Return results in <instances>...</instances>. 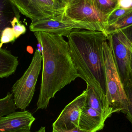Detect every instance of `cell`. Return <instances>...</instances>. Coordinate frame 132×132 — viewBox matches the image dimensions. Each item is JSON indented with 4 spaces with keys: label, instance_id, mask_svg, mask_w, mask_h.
Masks as SVG:
<instances>
[{
    "label": "cell",
    "instance_id": "2e32d148",
    "mask_svg": "<svg viewBox=\"0 0 132 132\" xmlns=\"http://www.w3.org/2000/svg\"><path fill=\"white\" fill-rule=\"evenodd\" d=\"M98 11L105 16L108 15L118 7L117 0H94Z\"/></svg>",
    "mask_w": 132,
    "mask_h": 132
},
{
    "label": "cell",
    "instance_id": "3957f363",
    "mask_svg": "<svg viewBox=\"0 0 132 132\" xmlns=\"http://www.w3.org/2000/svg\"><path fill=\"white\" fill-rule=\"evenodd\" d=\"M103 50L106 96L110 112L111 114L117 112L126 114L128 98L116 67L111 42L108 38L103 43Z\"/></svg>",
    "mask_w": 132,
    "mask_h": 132
},
{
    "label": "cell",
    "instance_id": "ffe728a7",
    "mask_svg": "<svg viewBox=\"0 0 132 132\" xmlns=\"http://www.w3.org/2000/svg\"><path fill=\"white\" fill-rule=\"evenodd\" d=\"M128 98V104L126 117L132 125V89L128 85L124 86Z\"/></svg>",
    "mask_w": 132,
    "mask_h": 132
},
{
    "label": "cell",
    "instance_id": "5b68a950",
    "mask_svg": "<svg viewBox=\"0 0 132 132\" xmlns=\"http://www.w3.org/2000/svg\"><path fill=\"white\" fill-rule=\"evenodd\" d=\"M64 13L71 20L88 26L93 31L102 32L107 35V17L98 11L94 0H70Z\"/></svg>",
    "mask_w": 132,
    "mask_h": 132
},
{
    "label": "cell",
    "instance_id": "8fae6325",
    "mask_svg": "<svg viewBox=\"0 0 132 132\" xmlns=\"http://www.w3.org/2000/svg\"><path fill=\"white\" fill-rule=\"evenodd\" d=\"M105 121L100 112L85 105L79 118L78 128L86 132H96L104 128Z\"/></svg>",
    "mask_w": 132,
    "mask_h": 132
},
{
    "label": "cell",
    "instance_id": "d6986e66",
    "mask_svg": "<svg viewBox=\"0 0 132 132\" xmlns=\"http://www.w3.org/2000/svg\"><path fill=\"white\" fill-rule=\"evenodd\" d=\"M17 39L13 28L11 27L6 28L2 32L1 37L0 49L4 43L14 42Z\"/></svg>",
    "mask_w": 132,
    "mask_h": 132
},
{
    "label": "cell",
    "instance_id": "1f68e13d",
    "mask_svg": "<svg viewBox=\"0 0 132 132\" xmlns=\"http://www.w3.org/2000/svg\"><path fill=\"white\" fill-rule=\"evenodd\" d=\"M70 1V0H69V1H68V2L69 1Z\"/></svg>",
    "mask_w": 132,
    "mask_h": 132
},
{
    "label": "cell",
    "instance_id": "52a82bcc",
    "mask_svg": "<svg viewBox=\"0 0 132 132\" xmlns=\"http://www.w3.org/2000/svg\"><path fill=\"white\" fill-rule=\"evenodd\" d=\"M20 12L32 22L61 14L54 0H13Z\"/></svg>",
    "mask_w": 132,
    "mask_h": 132
},
{
    "label": "cell",
    "instance_id": "7402d4cb",
    "mask_svg": "<svg viewBox=\"0 0 132 132\" xmlns=\"http://www.w3.org/2000/svg\"><path fill=\"white\" fill-rule=\"evenodd\" d=\"M69 0H54L58 10L62 14L65 11Z\"/></svg>",
    "mask_w": 132,
    "mask_h": 132
},
{
    "label": "cell",
    "instance_id": "7c38bea8",
    "mask_svg": "<svg viewBox=\"0 0 132 132\" xmlns=\"http://www.w3.org/2000/svg\"><path fill=\"white\" fill-rule=\"evenodd\" d=\"M85 106L90 107L100 112L106 121L112 115L108 104L106 95L87 85Z\"/></svg>",
    "mask_w": 132,
    "mask_h": 132
},
{
    "label": "cell",
    "instance_id": "4dcf8cb0",
    "mask_svg": "<svg viewBox=\"0 0 132 132\" xmlns=\"http://www.w3.org/2000/svg\"><path fill=\"white\" fill-rule=\"evenodd\" d=\"M130 8L132 9V4L131 5V7H130Z\"/></svg>",
    "mask_w": 132,
    "mask_h": 132
},
{
    "label": "cell",
    "instance_id": "d6a6232c",
    "mask_svg": "<svg viewBox=\"0 0 132 132\" xmlns=\"http://www.w3.org/2000/svg\"></svg>",
    "mask_w": 132,
    "mask_h": 132
},
{
    "label": "cell",
    "instance_id": "6da1fadb",
    "mask_svg": "<svg viewBox=\"0 0 132 132\" xmlns=\"http://www.w3.org/2000/svg\"><path fill=\"white\" fill-rule=\"evenodd\" d=\"M34 33L42 46V75L37 110L46 109L57 92L79 76L63 36L42 31Z\"/></svg>",
    "mask_w": 132,
    "mask_h": 132
},
{
    "label": "cell",
    "instance_id": "5bb4252c",
    "mask_svg": "<svg viewBox=\"0 0 132 132\" xmlns=\"http://www.w3.org/2000/svg\"><path fill=\"white\" fill-rule=\"evenodd\" d=\"M18 65V57L12 55L10 51L0 49V78L13 74Z\"/></svg>",
    "mask_w": 132,
    "mask_h": 132
},
{
    "label": "cell",
    "instance_id": "e0dca14e",
    "mask_svg": "<svg viewBox=\"0 0 132 132\" xmlns=\"http://www.w3.org/2000/svg\"><path fill=\"white\" fill-rule=\"evenodd\" d=\"M132 25V10L125 14L115 23L108 27L107 36L108 34L122 29Z\"/></svg>",
    "mask_w": 132,
    "mask_h": 132
},
{
    "label": "cell",
    "instance_id": "ac0fdd59",
    "mask_svg": "<svg viewBox=\"0 0 132 132\" xmlns=\"http://www.w3.org/2000/svg\"><path fill=\"white\" fill-rule=\"evenodd\" d=\"M132 10V9L131 8L125 9L117 7L108 15L106 20L108 28L109 26L115 23L122 16Z\"/></svg>",
    "mask_w": 132,
    "mask_h": 132
},
{
    "label": "cell",
    "instance_id": "277c9868",
    "mask_svg": "<svg viewBox=\"0 0 132 132\" xmlns=\"http://www.w3.org/2000/svg\"><path fill=\"white\" fill-rule=\"evenodd\" d=\"M42 61V53L36 49L28 68L12 86V94L17 108L25 110L31 103L41 71Z\"/></svg>",
    "mask_w": 132,
    "mask_h": 132
},
{
    "label": "cell",
    "instance_id": "cb8c5ba5",
    "mask_svg": "<svg viewBox=\"0 0 132 132\" xmlns=\"http://www.w3.org/2000/svg\"><path fill=\"white\" fill-rule=\"evenodd\" d=\"M119 30H121L123 32L126 38L132 43V25Z\"/></svg>",
    "mask_w": 132,
    "mask_h": 132
},
{
    "label": "cell",
    "instance_id": "4316f807",
    "mask_svg": "<svg viewBox=\"0 0 132 132\" xmlns=\"http://www.w3.org/2000/svg\"><path fill=\"white\" fill-rule=\"evenodd\" d=\"M123 43L131 51L132 53V43L127 38H126L123 41Z\"/></svg>",
    "mask_w": 132,
    "mask_h": 132
},
{
    "label": "cell",
    "instance_id": "603a6c76",
    "mask_svg": "<svg viewBox=\"0 0 132 132\" xmlns=\"http://www.w3.org/2000/svg\"><path fill=\"white\" fill-rule=\"evenodd\" d=\"M132 4V0H117L118 7L121 8H130Z\"/></svg>",
    "mask_w": 132,
    "mask_h": 132
},
{
    "label": "cell",
    "instance_id": "4fadbf2b",
    "mask_svg": "<svg viewBox=\"0 0 132 132\" xmlns=\"http://www.w3.org/2000/svg\"><path fill=\"white\" fill-rule=\"evenodd\" d=\"M20 13L13 0H0V44L2 32L6 28H12L11 22L14 18L20 21Z\"/></svg>",
    "mask_w": 132,
    "mask_h": 132
},
{
    "label": "cell",
    "instance_id": "44dd1931",
    "mask_svg": "<svg viewBox=\"0 0 132 132\" xmlns=\"http://www.w3.org/2000/svg\"><path fill=\"white\" fill-rule=\"evenodd\" d=\"M11 24L16 38H18L20 36L25 34L26 32V29L25 26L21 24L20 21L17 18H14L11 22Z\"/></svg>",
    "mask_w": 132,
    "mask_h": 132
},
{
    "label": "cell",
    "instance_id": "9c48e42d",
    "mask_svg": "<svg viewBox=\"0 0 132 132\" xmlns=\"http://www.w3.org/2000/svg\"><path fill=\"white\" fill-rule=\"evenodd\" d=\"M111 40L116 67L124 86L128 83L131 53L119 38L117 32L107 35Z\"/></svg>",
    "mask_w": 132,
    "mask_h": 132
},
{
    "label": "cell",
    "instance_id": "9a60e30c",
    "mask_svg": "<svg viewBox=\"0 0 132 132\" xmlns=\"http://www.w3.org/2000/svg\"><path fill=\"white\" fill-rule=\"evenodd\" d=\"M16 109L12 94L8 93L6 97L0 99V118L14 112Z\"/></svg>",
    "mask_w": 132,
    "mask_h": 132
},
{
    "label": "cell",
    "instance_id": "d4e9b609",
    "mask_svg": "<svg viewBox=\"0 0 132 132\" xmlns=\"http://www.w3.org/2000/svg\"><path fill=\"white\" fill-rule=\"evenodd\" d=\"M52 132H86L80 129L78 127L73 129L69 130H64L62 129L53 127Z\"/></svg>",
    "mask_w": 132,
    "mask_h": 132
},
{
    "label": "cell",
    "instance_id": "ba28073f",
    "mask_svg": "<svg viewBox=\"0 0 132 132\" xmlns=\"http://www.w3.org/2000/svg\"><path fill=\"white\" fill-rule=\"evenodd\" d=\"M85 90L66 105L53 124V127L69 130L78 127L81 114L86 101Z\"/></svg>",
    "mask_w": 132,
    "mask_h": 132
},
{
    "label": "cell",
    "instance_id": "f1b7e54d",
    "mask_svg": "<svg viewBox=\"0 0 132 132\" xmlns=\"http://www.w3.org/2000/svg\"><path fill=\"white\" fill-rule=\"evenodd\" d=\"M35 132H46L45 127H42L38 131Z\"/></svg>",
    "mask_w": 132,
    "mask_h": 132
},
{
    "label": "cell",
    "instance_id": "8992f818",
    "mask_svg": "<svg viewBox=\"0 0 132 132\" xmlns=\"http://www.w3.org/2000/svg\"><path fill=\"white\" fill-rule=\"evenodd\" d=\"M29 29L33 32H44L57 34L67 38L74 31L81 29L92 30L89 26L67 18L64 12L54 17L31 22Z\"/></svg>",
    "mask_w": 132,
    "mask_h": 132
},
{
    "label": "cell",
    "instance_id": "484cf974",
    "mask_svg": "<svg viewBox=\"0 0 132 132\" xmlns=\"http://www.w3.org/2000/svg\"><path fill=\"white\" fill-rule=\"evenodd\" d=\"M127 85H129L132 89V53L131 56V62H130V71L129 73V82ZM126 86V85H125Z\"/></svg>",
    "mask_w": 132,
    "mask_h": 132
},
{
    "label": "cell",
    "instance_id": "30bf717a",
    "mask_svg": "<svg viewBox=\"0 0 132 132\" xmlns=\"http://www.w3.org/2000/svg\"><path fill=\"white\" fill-rule=\"evenodd\" d=\"M35 120L28 111L14 112L0 118V132H17L31 130Z\"/></svg>",
    "mask_w": 132,
    "mask_h": 132
},
{
    "label": "cell",
    "instance_id": "f546056e",
    "mask_svg": "<svg viewBox=\"0 0 132 132\" xmlns=\"http://www.w3.org/2000/svg\"><path fill=\"white\" fill-rule=\"evenodd\" d=\"M17 132H32L31 131V130H24V131H20Z\"/></svg>",
    "mask_w": 132,
    "mask_h": 132
},
{
    "label": "cell",
    "instance_id": "83f0119b",
    "mask_svg": "<svg viewBox=\"0 0 132 132\" xmlns=\"http://www.w3.org/2000/svg\"><path fill=\"white\" fill-rule=\"evenodd\" d=\"M26 50L30 54H32L33 53V49L31 46H28L26 48Z\"/></svg>",
    "mask_w": 132,
    "mask_h": 132
},
{
    "label": "cell",
    "instance_id": "7a4b0ae2",
    "mask_svg": "<svg viewBox=\"0 0 132 132\" xmlns=\"http://www.w3.org/2000/svg\"><path fill=\"white\" fill-rule=\"evenodd\" d=\"M67 38L79 77L106 95L103 44L107 35L98 31L79 30L71 32Z\"/></svg>",
    "mask_w": 132,
    "mask_h": 132
}]
</instances>
